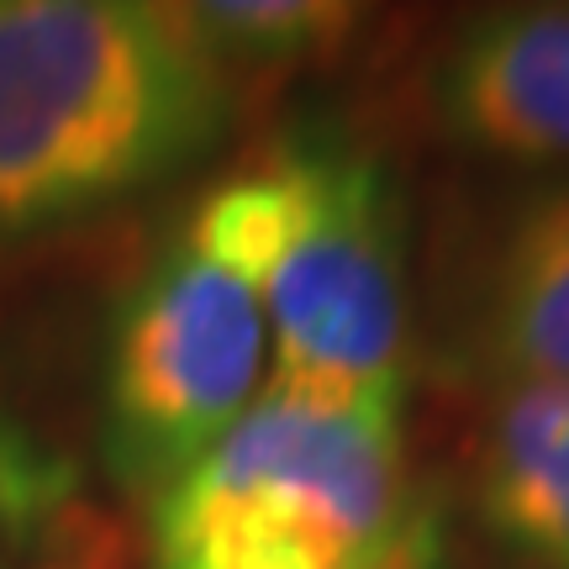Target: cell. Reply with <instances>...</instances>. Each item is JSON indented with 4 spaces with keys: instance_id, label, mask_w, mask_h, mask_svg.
Returning <instances> with one entry per match:
<instances>
[{
    "instance_id": "obj_1",
    "label": "cell",
    "mask_w": 569,
    "mask_h": 569,
    "mask_svg": "<svg viewBox=\"0 0 569 569\" xmlns=\"http://www.w3.org/2000/svg\"><path fill=\"white\" fill-rule=\"evenodd\" d=\"M232 80L180 6L0 0V238L90 217L201 159Z\"/></svg>"
},
{
    "instance_id": "obj_2",
    "label": "cell",
    "mask_w": 569,
    "mask_h": 569,
    "mask_svg": "<svg viewBox=\"0 0 569 569\" xmlns=\"http://www.w3.org/2000/svg\"><path fill=\"white\" fill-rule=\"evenodd\" d=\"M184 238L253 284L274 390H407V217L375 148L348 132L280 138L190 211Z\"/></svg>"
},
{
    "instance_id": "obj_3",
    "label": "cell",
    "mask_w": 569,
    "mask_h": 569,
    "mask_svg": "<svg viewBox=\"0 0 569 569\" xmlns=\"http://www.w3.org/2000/svg\"><path fill=\"white\" fill-rule=\"evenodd\" d=\"M411 511L401 396L264 386L153 501V569H369Z\"/></svg>"
},
{
    "instance_id": "obj_4",
    "label": "cell",
    "mask_w": 569,
    "mask_h": 569,
    "mask_svg": "<svg viewBox=\"0 0 569 569\" xmlns=\"http://www.w3.org/2000/svg\"><path fill=\"white\" fill-rule=\"evenodd\" d=\"M269 386V322L253 284L196 238L132 284L106 365V459L159 501L243 422Z\"/></svg>"
},
{
    "instance_id": "obj_5",
    "label": "cell",
    "mask_w": 569,
    "mask_h": 569,
    "mask_svg": "<svg viewBox=\"0 0 569 569\" xmlns=\"http://www.w3.org/2000/svg\"><path fill=\"white\" fill-rule=\"evenodd\" d=\"M427 106L475 159L569 169V0L475 11L432 63Z\"/></svg>"
},
{
    "instance_id": "obj_6",
    "label": "cell",
    "mask_w": 569,
    "mask_h": 569,
    "mask_svg": "<svg viewBox=\"0 0 569 569\" xmlns=\"http://www.w3.org/2000/svg\"><path fill=\"white\" fill-rule=\"evenodd\" d=\"M469 507L522 569H569V380L490 390L469 438Z\"/></svg>"
},
{
    "instance_id": "obj_7",
    "label": "cell",
    "mask_w": 569,
    "mask_h": 569,
    "mask_svg": "<svg viewBox=\"0 0 569 569\" xmlns=\"http://www.w3.org/2000/svg\"><path fill=\"white\" fill-rule=\"evenodd\" d=\"M475 348L490 386L569 380V169L522 190L496 227Z\"/></svg>"
},
{
    "instance_id": "obj_8",
    "label": "cell",
    "mask_w": 569,
    "mask_h": 569,
    "mask_svg": "<svg viewBox=\"0 0 569 569\" xmlns=\"http://www.w3.org/2000/svg\"><path fill=\"white\" fill-rule=\"evenodd\" d=\"M180 17L238 84V74H290L338 59L365 32L369 11L343 0H196L180 6Z\"/></svg>"
},
{
    "instance_id": "obj_9",
    "label": "cell",
    "mask_w": 569,
    "mask_h": 569,
    "mask_svg": "<svg viewBox=\"0 0 569 569\" xmlns=\"http://www.w3.org/2000/svg\"><path fill=\"white\" fill-rule=\"evenodd\" d=\"M69 501H74V465L0 407V528L11 538H27L42 522H53Z\"/></svg>"
},
{
    "instance_id": "obj_10",
    "label": "cell",
    "mask_w": 569,
    "mask_h": 569,
    "mask_svg": "<svg viewBox=\"0 0 569 569\" xmlns=\"http://www.w3.org/2000/svg\"><path fill=\"white\" fill-rule=\"evenodd\" d=\"M438 559H443V522H438V511L427 507V501H417L401 538L369 569H438Z\"/></svg>"
},
{
    "instance_id": "obj_11",
    "label": "cell",
    "mask_w": 569,
    "mask_h": 569,
    "mask_svg": "<svg viewBox=\"0 0 569 569\" xmlns=\"http://www.w3.org/2000/svg\"><path fill=\"white\" fill-rule=\"evenodd\" d=\"M0 569H6V565H0Z\"/></svg>"
}]
</instances>
